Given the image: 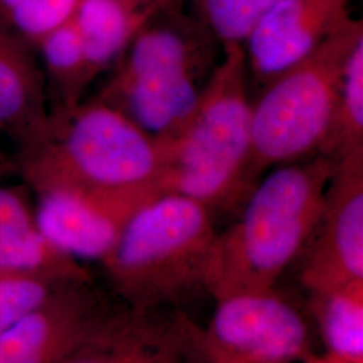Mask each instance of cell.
<instances>
[{"instance_id":"8","label":"cell","mask_w":363,"mask_h":363,"mask_svg":"<svg viewBox=\"0 0 363 363\" xmlns=\"http://www.w3.org/2000/svg\"><path fill=\"white\" fill-rule=\"evenodd\" d=\"M298 261V279L308 292L363 283V150L337 159Z\"/></svg>"},{"instance_id":"18","label":"cell","mask_w":363,"mask_h":363,"mask_svg":"<svg viewBox=\"0 0 363 363\" xmlns=\"http://www.w3.org/2000/svg\"><path fill=\"white\" fill-rule=\"evenodd\" d=\"M357 150H363V39L345 66L337 111L319 155L337 160Z\"/></svg>"},{"instance_id":"24","label":"cell","mask_w":363,"mask_h":363,"mask_svg":"<svg viewBox=\"0 0 363 363\" xmlns=\"http://www.w3.org/2000/svg\"><path fill=\"white\" fill-rule=\"evenodd\" d=\"M140 1H144V3H152V1H155V0H140Z\"/></svg>"},{"instance_id":"17","label":"cell","mask_w":363,"mask_h":363,"mask_svg":"<svg viewBox=\"0 0 363 363\" xmlns=\"http://www.w3.org/2000/svg\"><path fill=\"white\" fill-rule=\"evenodd\" d=\"M35 50L40 54L52 112L82 103L85 91L94 79L74 21L48 34Z\"/></svg>"},{"instance_id":"6","label":"cell","mask_w":363,"mask_h":363,"mask_svg":"<svg viewBox=\"0 0 363 363\" xmlns=\"http://www.w3.org/2000/svg\"><path fill=\"white\" fill-rule=\"evenodd\" d=\"M363 39L362 19L349 16L307 57L259 91L252 109L249 178L319 155L337 111L345 66Z\"/></svg>"},{"instance_id":"11","label":"cell","mask_w":363,"mask_h":363,"mask_svg":"<svg viewBox=\"0 0 363 363\" xmlns=\"http://www.w3.org/2000/svg\"><path fill=\"white\" fill-rule=\"evenodd\" d=\"M352 0H279L242 43L257 91L307 57L350 15Z\"/></svg>"},{"instance_id":"10","label":"cell","mask_w":363,"mask_h":363,"mask_svg":"<svg viewBox=\"0 0 363 363\" xmlns=\"http://www.w3.org/2000/svg\"><path fill=\"white\" fill-rule=\"evenodd\" d=\"M201 330L181 312L112 304L91 334L61 363H195Z\"/></svg>"},{"instance_id":"5","label":"cell","mask_w":363,"mask_h":363,"mask_svg":"<svg viewBox=\"0 0 363 363\" xmlns=\"http://www.w3.org/2000/svg\"><path fill=\"white\" fill-rule=\"evenodd\" d=\"M217 233L208 208L187 196L163 193L132 216L101 264L127 306L179 310L196 292H206Z\"/></svg>"},{"instance_id":"25","label":"cell","mask_w":363,"mask_h":363,"mask_svg":"<svg viewBox=\"0 0 363 363\" xmlns=\"http://www.w3.org/2000/svg\"><path fill=\"white\" fill-rule=\"evenodd\" d=\"M181 1H183V3H184V1H187V0H181ZM195 1V0H194Z\"/></svg>"},{"instance_id":"4","label":"cell","mask_w":363,"mask_h":363,"mask_svg":"<svg viewBox=\"0 0 363 363\" xmlns=\"http://www.w3.org/2000/svg\"><path fill=\"white\" fill-rule=\"evenodd\" d=\"M15 160L16 169L34 193L150 187L162 191V140L99 99L52 112L45 132L34 143L18 150Z\"/></svg>"},{"instance_id":"20","label":"cell","mask_w":363,"mask_h":363,"mask_svg":"<svg viewBox=\"0 0 363 363\" xmlns=\"http://www.w3.org/2000/svg\"><path fill=\"white\" fill-rule=\"evenodd\" d=\"M74 281L35 272H0V334Z\"/></svg>"},{"instance_id":"12","label":"cell","mask_w":363,"mask_h":363,"mask_svg":"<svg viewBox=\"0 0 363 363\" xmlns=\"http://www.w3.org/2000/svg\"><path fill=\"white\" fill-rule=\"evenodd\" d=\"M111 306L91 280L66 284L0 334V363L62 362Z\"/></svg>"},{"instance_id":"13","label":"cell","mask_w":363,"mask_h":363,"mask_svg":"<svg viewBox=\"0 0 363 363\" xmlns=\"http://www.w3.org/2000/svg\"><path fill=\"white\" fill-rule=\"evenodd\" d=\"M34 48L0 23V136L18 150L34 143L52 116L46 81Z\"/></svg>"},{"instance_id":"22","label":"cell","mask_w":363,"mask_h":363,"mask_svg":"<svg viewBox=\"0 0 363 363\" xmlns=\"http://www.w3.org/2000/svg\"><path fill=\"white\" fill-rule=\"evenodd\" d=\"M16 169V160L13 156L9 155L0 145V181L9 175L11 171Z\"/></svg>"},{"instance_id":"3","label":"cell","mask_w":363,"mask_h":363,"mask_svg":"<svg viewBox=\"0 0 363 363\" xmlns=\"http://www.w3.org/2000/svg\"><path fill=\"white\" fill-rule=\"evenodd\" d=\"M167 0L136 35L96 99L156 139L172 136L191 115L222 46L199 13Z\"/></svg>"},{"instance_id":"16","label":"cell","mask_w":363,"mask_h":363,"mask_svg":"<svg viewBox=\"0 0 363 363\" xmlns=\"http://www.w3.org/2000/svg\"><path fill=\"white\" fill-rule=\"evenodd\" d=\"M308 310L331 363H363V283L308 292Z\"/></svg>"},{"instance_id":"19","label":"cell","mask_w":363,"mask_h":363,"mask_svg":"<svg viewBox=\"0 0 363 363\" xmlns=\"http://www.w3.org/2000/svg\"><path fill=\"white\" fill-rule=\"evenodd\" d=\"M79 0H0V23L34 49L55 28L73 19Z\"/></svg>"},{"instance_id":"1","label":"cell","mask_w":363,"mask_h":363,"mask_svg":"<svg viewBox=\"0 0 363 363\" xmlns=\"http://www.w3.org/2000/svg\"><path fill=\"white\" fill-rule=\"evenodd\" d=\"M335 163L311 156L259 179L237 220L217 233L205 281L211 298L276 288L311 238Z\"/></svg>"},{"instance_id":"23","label":"cell","mask_w":363,"mask_h":363,"mask_svg":"<svg viewBox=\"0 0 363 363\" xmlns=\"http://www.w3.org/2000/svg\"><path fill=\"white\" fill-rule=\"evenodd\" d=\"M303 363H331L328 359H325L323 355H316V354H311L306 361Z\"/></svg>"},{"instance_id":"9","label":"cell","mask_w":363,"mask_h":363,"mask_svg":"<svg viewBox=\"0 0 363 363\" xmlns=\"http://www.w3.org/2000/svg\"><path fill=\"white\" fill-rule=\"evenodd\" d=\"M35 194L38 203L34 217L42 237L78 262H103L132 216L163 193L150 187L130 191L52 189Z\"/></svg>"},{"instance_id":"14","label":"cell","mask_w":363,"mask_h":363,"mask_svg":"<svg viewBox=\"0 0 363 363\" xmlns=\"http://www.w3.org/2000/svg\"><path fill=\"white\" fill-rule=\"evenodd\" d=\"M0 272H35L66 280H91L76 259L39 233L34 211L21 187L0 184Z\"/></svg>"},{"instance_id":"21","label":"cell","mask_w":363,"mask_h":363,"mask_svg":"<svg viewBox=\"0 0 363 363\" xmlns=\"http://www.w3.org/2000/svg\"><path fill=\"white\" fill-rule=\"evenodd\" d=\"M198 13L222 46L242 45L259 18L279 0H195Z\"/></svg>"},{"instance_id":"2","label":"cell","mask_w":363,"mask_h":363,"mask_svg":"<svg viewBox=\"0 0 363 363\" xmlns=\"http://www.w3.org/2000/svg\"><path fill=\"white\" fill-rule=\"evenodd\" d=\"M250 81L242 45L222 55L191 115L172 136L160 139L163 193L183 195L213 214H238L256 187L252 155Z\"/></svg>"},{"instance_id":"7","label":"cell","mask_w":363,"mask_h":363,"mask_svg":"<svg viewBox=\"0 0 363 363\" xmlns=\"http://www.w3.org/2000/svg\"><path fill=\"white\" fill-rule=\"evenodd\" d=\"M201 347L206 363H296L313 354L304 313L277 288L216 300Z\"/></svg>"},{"instance_id":"15","label":"cell","mask_w":363,"mask_h":363,"mask_svg":"<svg viewBox=\"0 0 363 363\" xmlns=\"http://www.w3.org/2000/svg\"><path fill=\"white\" fill-rule=\"evenodd\" d=\"M167 0H79L73 21L93 79L111 70L144 23Z\"/></svg>"}]
</instances>
